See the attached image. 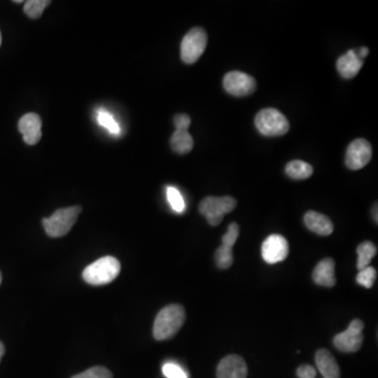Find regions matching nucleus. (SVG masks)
I'll return each mask as SVG.
<instances>
[{"mask_svg":"<svg viewBox=\"0 0 378 378\" xmlns=\"http://www.w3.org/2000/svg\"><path fill=\"white\" fill-rule=\"evenodd\" d=\"M186 314L183 306L168 305L158 313L153 324V338L157 340H166L173 338L185 322Z\"/></svg>","mask_w":378,"mask_h":378,"instance_id":"1","label":"nucleus"},{"mask_svg":"<svg viewBox=\"0 0 378 378\" xmlns=\"http://www.w3.org/2000/svg\"><path fill=\"white\" fill-rule=\"evenodd\" d=\"M120 271V261L117 259L114 256H103L83 270L82 278L90 285H107L113 282Z\"/></svg>","mask_w":378,"mask_h":378,"instance_id":"2","label":"nucleus"},{"mask_svg":"<svg viewBox=\"0 0 378 378\" xmlns=\"http://www.w3.org/2000/svg\"><path fill=\"white\" fill-rule=\"evenodd\" d=\"M82 212L81 206L61 208L43 220V225L45 232L50 237H60L69 234L72 226L78 220L79 215Z\"/></svg>","mask_w":378,"mask_h":378,"instance_id":"3","label":"nucleus"},{"mask_svg":"<svg viewBox=\"0 0 378 378\" xmlns=\"http://www.w3.org/2000/svg\"><path fill=\"white\" fill-rule=\"evenodd\" d=\"M256 127L261 135L267 137H280L288 133L289 121L276 109H265L256 116Z\"/></svg>","mask_w":378,"mask_h":378,"instance_id":"4","label":"nucleus"},{"mask_svg":"<svg viewBox=\"0 0 378 378\" xmlns=\"http://www.w3.org/2000/svg\"><path fill=\"white\" fill-rule=\"evenodd\" d=\"M237 201L232 197H207L200 203V212L212 226H217L223 221L226 213L234 212Z\"/></svg>","mask_w":378,"mask_h":378,"instance_id":"5","label":"nucleus"},{"mask_svg":"<svg viewBox=\"0 0 378 378\" xmlns=\"http://www.w3.org/2000/svg\"><path fill=\"white\" fill-rule=\"evenodd\" d=\"M207 41V34L204 28H191L181 43L182 60L188 65L197 63L206 50Z\"/></svg>","mask_w":378,"mask_h":378,"instance_id":"6","label":"nucleus"},{"mask_svg":"<svg viewBox=\"0 0 378 378\" xmlns=\"http://www.w3.org/2000/svg\"><path fill=\"white\" fill-rule=\"evenodd\" d=\"M364 325L362 320H353L347 330L334 336L333 344L338 350L345 353L357 352L364 342Z\"/></svg>","mask_w":378,"mask_h":378,"instance_id":"7","label":"nucleus"},{"mask_svg":"<svg viewBox=\"0 0 378 378\" xmlns=\"http://www.w3.org/2000/svg\"><path fill=\"white\" fill-rule=\"evenodd\" d=\"M224 89L236 97H246L254 94L256 89V79L243 72L232 71L224 77Z\"/></svg>","mask_w":378,"mask_h":378,"instance_id":"8","label":"nucleus"},{"mask_svg":"<svg viewBox=\"0 0 378 378\" xmlns=\"http://www.w3.org/2000/svg\"><path fill=\"white\" fill-rule=\"evenodd\" d=\"M239 236V227L237 223L228 226L227 232L222 237V246L217 248L215 254V261L220 269H228L234 264L232 248Z\"/></svg>","mask_w":378,"mask_h":378,"instance_id":"9","label":"nucleus"},{"mask_svg":"<svg viewBox=\"0 0 378 378\" xmlns=\"http://www.w3.org/2000/svg\"><path fill=\"white\" fill-rule=\"evenodd\" d=\"M289 254V244L281 234H271L263 242L261 256L268 264L280 263Z\"/></svg>","mask_w":378,"mask_h":378,"instance_id":"10","label":"nucleus"},{"mask_svg":"<svg viewBox=\"0 0 378 378\" xmlns=\"http://www.w3.org/2000/svg\"><path fill=\"white\" fill-rule=\"evenodd\" d=\"M372 158V147L364 139H356L349 145L346 153V166L352 171L364 168Z\"/></svg>","mask_w":378,"mask_h":378,"instance_id":"11","label":"nucleus"},{"mask_svg":"<svg viewBox=\"0 0 378 378\" xmlns=\"http://www.w3.org/2000/svg\"><path fill=\"white\" fill-rule=\"evenodd\" d=\"M247 374V364L239 355L226 356L217 364V378H246Z\"/></svg>","mask_w":378,"mask_h":378,"instance_id":"12","label":"nucleus"},{"mask_svg":"<svg viewBox=\"0 0 378 378\" xmlns=\"http://www.w3.org/2000/svg\"><path fill=\"white\" fill-rule=\"evenodd\" d=\"M43 121L37 114H26L23 118L19 120V131L23 135L24 142L28 145H35L40 141L43 131Z\"/></svg>","mask_w":378,"mask_h":378,"instance_id":"13","label":"nucleus"},{"mask_svg":"<svg viewBox=\"0 0 378 378\" xmlns=\"http://www.w3.org/2000/svg\"><path fill=\"white\" fill-rule=\"evenodd\" d=\"M364 65V61L360 60L357 55V50H350L347 54L342 55L336 63V68L340 76L345 79L355 78Z\"/></svg>","mask_w":378,"mask_h":378,"instance_id":"14","label":"nucleus"},{"mask_svg":"<svg viewBox=\"0 0 378 378\" xmlns=\"http://www.w3.org/2000/svg\"><path fill=\"white\" fill-rule=\"evenodd\" d=\"M314 282L323 287H334L336 284L335 261L332 259H324L314 268L312 274Z\"/></svg>","mask_w":378,"mask_h":378,"instance_id":"15","label":"nucleus"},{"mask_svg":"<svg viewBox=\"0 0 378 378\" xmlns=\"http://www.w3.org/2000/svg\"><path fill=\"white\" fill-rule=\"evenodd\" d=\"M305 225L312 232L320 236H330L334 230L333 223L327 215L316 212H308L304 217Z\"/></svg>","mask_w":378,"mask_h":378,"instance_id":"16","label":"nucleus"},{"mask_svg":"<svg viewBox=\"0 0 378 378\" xmlns=\"http://www.w3.org/2000/svg\"><path fill=\"white\" fill-rule=\"evenodd\" d=\"M316 367L324 378H340V369L334 356L327 349H320L315 355Z\"/></svg>","mask_w":378,"mask_h":378,"instance_id":"17","label":"nucleus"},{"mask_svg":"<svg viewBox=\"0 0 378 378\" xmlns=\"http://www.w3.org/2000/svg\"><path fill=\"white\" fill-rule=\"evenodd\" d=\"M171 146L176 153L185 155L193 149V137L188 131H176L171 138Z\"/></svg>","mask_w":378,"mask_h":378,"instance_id":"18","label":"nucleus"},{"mask_svg":"<svg viewBox=\"0 0 378 378\" xmlns=\"http://www.w3.org/2000/svg\"><path fill=\"white\" fill-rule=\"evenodd\" d=\"M356 252H357L358 256L357 269L358 271H360L370 265L372 259L377 256V247L372 242L364 241L358 245Z\"/></svg>","mask_w":378,"mask_h":378,"instance_id":"19","label":"nucleus"},{"mask_svg":"<svg viewBox=\"0 0 378 378\" xmlns=\"http://www.w3.org/2000/svg\"><path fill=\"white\" fill-rule=\"evenodd\" d=\"M285 171L288 177L291 178V179L305 180L311 177L312 173H313V168L306 162L294 160L286 166Z\"/></svg>","mask_w":378,"mask_h":378,"instance_id":"20","label":"nucleus"},{"mask_svg":"<svg viewBox=\"0 0 378 378\" xmlns=\"http://www.w3.org/2000/svg\"><path fill=\"white\" fill-rule=\"evenodd\" d=\"M48 4H50V0H28L24 4V13L30 18H39Z\"/></svg>","mask_w":378,"mask_h":378,"instance_id":"21","label":"nucleus"},{"mask_svg":"<svg viewBox=\"0 0 378 378\" xmlns=\"http://www.w3.org/2000/svg\"><path fill=\"white\" fill-rule=\"evenodd\" d=\"M377 272L375 268L368 266L364 269L360 270L356 276V282L360 284L362 287L370 289L374 285L375 280H377Z\"/></svg>","mask_w":378,"mask_h":378,"instance_id":"22","label":"nucleus"},{"mask_svg":"<svg viewBox=\"0 0 378 378\" xmlns=\"http://www.w3.org/2000/svg\"><path fill=\"white\" fill-rule=\"evenodd\" d=\"M97 119H98L99 124L109 129V133L115 134V135H118L120 133V126H119L117 121L104 109H101V111L98 112Z\"/></svg>","mask_w":378,"mask_h":378,"instance_id":"23","label":"nucleus"},{"mask_svg":"<svg viewBox=\"0 0 378 378\" xmlns=\"http://www.w3.org/2000/svg\"><path fill=\"white\" fill-rule=\"evenodd\" d=\"M167 199H168L169 204L175 212H183V210H185L183 197L177 188H167Z\"/></svg>","mask_w":378,"mask_h":378,"instance_id":"24","label":"nucleus"},{"mask_svg":"<svg viewBox=\"0 0 378 378\" xmlns=\"http://www.w3.org/2000/svg\"><path fill=\"white\" fill-rule=\"evenodd\" d=\"M72 378H113L111 371L104 367H93L85 372L79 373Z\"/></svg>","mask_w":378,"mask_h":378,"instance_id":"25","label":"nucleus"},{"mask_svg":"<svg viewBox=\"0 0 378 378\" xmlns=\"http://www.w3.org/2000/svg\"><path fill=\"white\" fill-rule=\"evenodd\" d=\"M162 371H163V374L166 375V378H188L185 371L173 362H166L162 368Z\"/></svg>","mask_w":378,"mask_h":378,"instance_id":"26","label":"nucleus"},{"mask_svg":"<svg viewBox=\"0 0 378 378\" xmlns=\"http://www.w3.org/2000/svg\"><path fill=\"white\" fill-rule=\"evenodd\" d=\"M173 123H175L176 131H188L191 120L185 114H179L173 118Z\"/></svg>","mask_w":378,"mask_h":378,"instance_id":"27","label":"nucleus"},{"mask_svg":"<svg viewBox=\"0 0 378 378\" xmlns=\"http://www.w3.org/2000/svg\"><path fill=\"white\" fill-rule=\"evenodd\" d=\"M296 374H298V378H315L316 370L314 367L310 366V364H303V366L298 367Z\"/></svg>","mask_w":378,"mask_h":378,"instance_id":"28","label":"nucleus"},{"mask_svg":"<svg viewBox=\"0 0 378 378\" xmlns=\"http://www.w3.org/2000/svg\"><path fill=\"white\" fill-rule=\"evenodd\" d=\"M369 48L366 47L360 48V50H357V55L360 57V60L364 61V59L368 56Z\"/></svg>","mask_w":378,"mask_h":378,"instance_id":"29","label":"nucleus"},{"mask_svg":"<svg viewBox=\"0 0 378 378\" xmlns=\"http://www.w3.org/2000/svg\"><path fill=\"white\" fill-rule=\"evenodd\" d=\"M373 219H374V221L377 222V221H378V217H377V204H375L374 206H373Z\"/></svg>","mask_w":378,"mask_h":378,"instance_id":"30","label":"nucleus"},{"mask_svg":"<svg viewBox=\"0 0 378 378\" xmlns=\"http://www.w3.org/2000/svg\"><path fill=\"white\" fill-rule=\"evenodd\" d=\"M4 351H6V349H4V344L0 342V360H1L2 356L4 355Z\"/></svg>","mask_w":378,"mask_h":378,"instance_id":"31","label":"nucleus"},{"mask_svg":"<svg viewBox=\"0 0 378 378\" xmlns=\"http://www.w3.org/2000/svg\"><path fill=\"white\" fill-rule=\"evenodd\" d=\"M1 281H2V276H1V272H0V284H1Z\"/></svg>","mask_w":378,"mask_h":378,"instance_id":"32","label":"nucleus"},{"mask_svg":"<svg viewBox=\"0 0 378 378\" xmlns=\"http://www.w3.org/2000/svg\"><path fill=\"white\" fill-rule=\"evenodd\" d=\"M0 45H1V33H0Z\"/></svg>","mask_w":378,"mask_h":378,"instance_id":"33","label":"nucleus"}]
</instances>
